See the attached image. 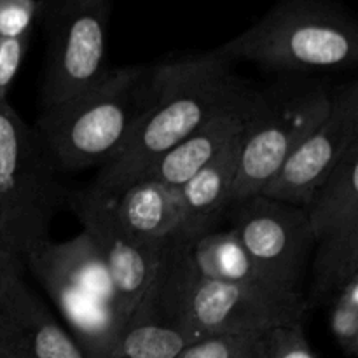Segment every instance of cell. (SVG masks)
I'll return each mask as SVG.
<instances>
[{
  "label": "cell",
  "mask_w": 358,
  "mask_h": 358,
  "mask_svg": "<svg viewBox=\"0 0 358 358\" xmlns=\"http://www.w3.org/2000/svg\"><path fill=\"white\" fill-rule=\"evenodd\" d=\"M233 65L217 49L152 65V91L145 110L122 149L101 164L87 191L117 199L142 180L161 156L250 93Z\"/></svg>",
  "instance_id": "cell-1"
},
{
  "label": "cell",
  "mask_w": 358,
  "mask_h": 358,
  "mask_svg": "<svg viewBox=\"0 0 358 358\" xmlns=\"http://www.w3.org/2000/svg\"><path fill=\"white\" fill-rule=\"evenodd\" d=\"M145 297L164 317L184 325L196 338L206 334H269L303 325L308 317L303 292L240 285L199 275L191 241L170 240L159 250Z\"/></svg>",
  "instance_id": "cell-2"
},
{
  "label": "cell",
  "mask_w": 358,
  "mask_h": 358,
  "mask_svg": "<svg viewBox=\"0 0 358 358\" xmlns=\"http://www.w3.org/2000/svg\"><path fill=\"white\" fill-rule=\"evenodd\" d=\"M152 65L108 69L77 96L42 108L34 129L56 170H84L110 161L149 103Z\"/></svg>",
  "instance_id": "cell-3"
},
{
  "label": "cell",
  "mask_w": 358,
  "mask_h": 358,
  "mask_svg": "<svg viewBox=\"0 0 358 358\" xmlns=\"http://www.w3.org/2000/svg\"><path fill=\"white\" fill-rule=\"evenodd\" d=\"M217 51L275 72H339L358 63V23L341 0H276Z\"/></svg>",
  "instance_id": "cell-4"
},
{
  "label": "cell",
  "mask_w": 358,
  "mask_h": 358,
  "mask_svg": "<svg viewBox=\"0 0 358 358\" xmlns=\"http://www.w3.org/2000/svg\"><path fill=\"white\" fill-rule=\"evenodd\" d=\"M70 192L35 129L0 101V247L23 262L48 240L55 217L69 210Z\"/></svg>",
  "instance_id": "cell-5"
},
{
  "label": "cell",
  "mask_w": 358,
  "mask_h": 358,
  "mask_svg": "<svg viewBox=\"0 0 358 358\" xmlns=\"http://www.w3.org/2000/svg\"><path fill=\"white\" fill-rule=\"evenodd\" d=\"M331 105V91L318 84H289L255 93L241 135L233 203L261 194L290 154L320 124Z\"/></svg>",
  "instance_id": "cell-6"
},
{
  "label": "cell",
  "mask_w": 358,
  "mask_h": 358,
  "mask_svg": "<svg viewBox=\"0 0 358 358\" xmlns=\"http://www.w3.org/2000/svg\"><path fill=\"white\" fill-rule=\"evenodd\" d=\"M110 13L112 0H38L45 37L44 108L77 96L107 72Z\"/></svg>",
  "instance_id": "cell-7"
},
{
  "label": "cell",
  "mask_w": 358,
  "mask_h": 358,
  "mask_svg": "<svg viewBox=\"0 0 358 358\" xmlns=\"http://www.w3.org/2000/svg\"><path fill=\"white\" fill-rule=\"evenodd\" d=\"M226 217L266 278L278 289L301 292L315 245L304 206L254 194L231 203Z\"/></svg>",
  "instance_id": "cell-8"
},
{
  "label": "cell",
  "mask_w": 358,
  "mask_h": 358,
  "mask_svg": "<svg viewBox=\"0 0 358 358\" xmlns=\"http://www.w3.org/2000/svg\"><path fill=\"white\" fill-rule=\"evenodd\" d=\"M358 145V83L331 91V105L320 124L297 145L261 194L306 206L318 185Z\"/></svg>",
  "instance_id": "cell-9"
},
{
  "label": "cell",
  "mask_w": 358,
  "mask_h": 358,
  "mask_svg": "<svg viewBox=\"0 0 358 358\" xmlns=\"http://www.w3.org/2000/svg\"><path fill=\"white\" fill-rule=\"evenodd\" d=\"M69 210L76 213L83 229L96 245L110 275L119 311L126 318L145 294L161 248L135 240L119 220L114 201L100 198L87 189L70 192Z\"/></svg>",
  "instance_id": "cell-10"
},
{
  "label": "cell",
  "mask_w": 358,
  "mask_h": 358,
  "mask_svg": "<svg viewBox=\"0 0 358 358\" xmlns=\"http://www.w3.org/2000/svg\"><path fill=\"white\" fill-rule=\"evenodd\" d=\"M0 336L27 358H90L16 273L0 296Z\"/></svg>",
  "instance_id": "cell-11"
},
{
  "label": "cell",
  "mask_w": 358,
  "mask_h": 358,
  "mask_svg": "<svg viewBox=\"0 0 358 358\" xmlns=\"http://www.w3.org/2000/svg\"><path fill=\"white\" fill-rule=\"evenodd\" d=\"M23 266L34 273L42 287H72L90 294L121 315L107 266L94 241L84 229L72 240L62 243L51 241L49 238L41 241L24 255Z\"/></svg>",
  "instance_id": "cell-12"
},
{
  "label": "cell",
  "mask_w": 358,
  "mask_h": 358,
  "mask_svg": "<svg viewBox=\"0 0 358 358\" xmlns=\"http://www.w3.org/2000/svg\"><path fill=\"white\" fill-rule=\"evenodd\" d=\"M254 96L255 93L250 91L236 103L210 117L187 138L161 156L143 175L142 180H154L171 189H178L185 184L243 133L254 105Z\"/></svg>",
  "instance_id": "cell-13"
},
{
  "label": "cell",
  "mask_w": 358,
  "mask_h": 358,
  "mask_svg": "<svg viewBox=\"0 0 358 358\" xmlns=\"http://www.w3.org/2000/svg\"><path fill=\"white\" fill-rule=\"evenodd\" d=\"M243 135V133H241ZM241 135L219 156L175 189L182 210L178 240L194 241L215 231V226L233 203V189L240 163Z\"/></svg>",
  "instance_id": "cell-14"
},
{
  "label": "cell",
  "mask_w": 358,
  "mask_h": 358,
  "mask_svg": "<svg viewBox=\"0 0 358 358\" xmlns=\"http://www.w3.org/2000/svg\"><path fill=\"white\" fill-rule=\"evenodd\" d=\"M114 208L124 229L140 243L161 248L180 233L182 210L177 191L154 180H138L126 189Z\"/></svg>",
  "instance_id": "cell-15"
},
{
  "label": "cell",
  "mask_w": 358,
  "mask_h": 358,
  "mask_svg": "<svg viewBox=\"0 0 358 358\" xmlns=\"http://www.w3.org/2000/svg\"><path fill=\"white\" fill-rule=\"evenodd\" d=\"M304 210L315 243L358 229V145L318 185Z\"/></svg>",
  "instance_id": "cell-16"
},
{
  "label": "cell",
  "mask_w": 358,
  "mask_h": 358,
  "mask_svg": "<svg viewBox=\"0 0 358 358\" xmlns=\"http://www.w3.org/2000/svg\"><path fill=\"white\" fill-rule=\"evenodd\" d=\"M196 336L143 303L124 318L107 358H177Z\"/></svg>",
  "instance_id": "cell-17"
},
{
  "label": "cell",
  "mask_w": 358,
  "mask_h": 358,
  "mask_svg": "<svg viewBox=\"0 0 358 358\" xmlns=\"http://www.w3.org/2000/svg\"><path fill=\"white\" fill-rule=\"evenodd\" d=\"M191 257L196 271L208 280L278 289L257 268L233 229L212 231L191 241Z\"/></svg>",
  "instance_id": "cell-18"
},
{
  "label": "cell",
  "mask_w": 358,
  "mask_h": 358,
  "mask_svg": "<svg viewBox=\"0 0 358 358\" xmlns=\"http://www.w3.org/2000/svg\"><path fill=\"white\" fill-rule=\"evenodd\" d=\"M317 245L313 280L310 292L304 296L308 311L327 306L331 297L348 280L358 276V229L332 234L317 241Z\"/></svg>",
  "instance_id": "cell-19"
},
{
  "label": "cell",
  "mask_w": 358,
  "mask_h": 358,
  "mask_svg": "<svg viewBox=\"0 0 358 358\" xmlns=\"http://www.w3.org/2000/svg\"><path fill=\"white\" fill-rule=\"evenodd\" d=\"M268 334H206L177 358H268Z\"/></svg>",
  "instance_id": "cell-20"
},
{
  "label": "cell",
  "mask_w": 358,
  "mask_h": 358,
  "mask_svg": "<svg viewBox=\"0 0 358 358\" xmlns=\"http://www.w3.org/2000/svg\"><path fill=\"white\" fill-rule=\"evenodd\" d=\"M329 327L346 355L358 353V276L348 280L329 304Z\"/></svg>",
  "instance_id": "cell-21"
},
{
  "label": "cell",
  "mask_w": 358,
  "mask_h": 358,
  "mask_svg": "<svg viewBox=\"0 0 358 358\" xmlns=\"http://www.w3.org/2000/svg\"><path fill=\"white\" fill-rule=\"evenodd\" d=\"M37 13L38 0H0V38L31 35Z\"/></svg>",
  "instance_id": "cell-22"
},
{
  "label": "cell",
  "mask_w": 358,
  "mask_h": 358,
  "mask_svg": "<svg viewBox=\"0 0 358 358\" xmlns=\"http://www.w3.org/2000/svg\"><path fill=\"white\" fill-rule=\"evenodd\" d=\"M268 358H317L303 325H289L271 331L266 336Z\"/></svg>",
  "instance_id": "cell-23"
},
{
  "label": "cell",
  "mask_w": 358,
  "mask_h": 358,
  "mask_svg": "<svg viewBox=\"0 0 358 358\" xmlns=\"http://www.w3.org/2000/svg\"><path fill=\"white\" fill-rule=\"evenodd\" d=\"M30 38L31 35L0 38V101H9V91L27 58Z\"/></svg>",
  "instance_id": "cell-24"
},
{
  "label": "cell",
  "mask_w": 358,
  "mask_h": 358,
  "mask_svg": "<svg viewBox=\"0 0 358 358\" xmlns=\"http://www.w3.org/2000/svg\"><path fill=\"white\" fill-rule=\"evenodd\" d=\"M23 268L24 266L20 259H16L14 255H10L9 252L0 247V296H2L3 289L9 283V280L16 273H23Z\"/></svg>",
  "instance_id": "cell-25"
},
{
  "label": "cell",
  "mask_w": 358,
  "mask_h": 358,
  "mask_svg": "<svg viewBox=\"0 0 358 358\" xmlns=\"http://www.w3.org/2000/svg\"><path fill=\"white\" fill-rule=\"evenodd\" d=\"M0 358H27L23 352L16 348L9 339L0 336Z\"/></svg>",
  "instance_id": "cell-26"
}]
</instances>
